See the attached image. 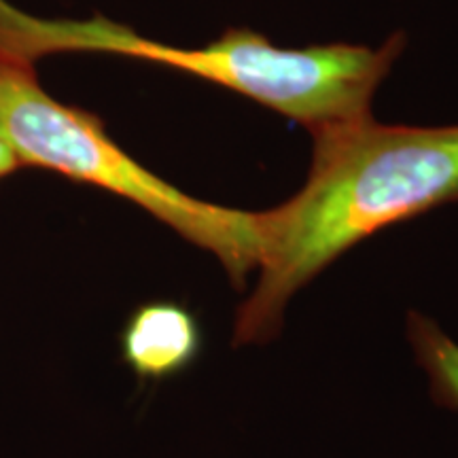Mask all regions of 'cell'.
Listing matches in <instances>:
<instances>
[{
  "instance_id": "1",
  "label": "cell",
  "mask_w": 458,
  "mask_h": 458,
  "mask_svg": "<svg viewBox=\"0 0 458 458\" xmlns=\"http://www.w3.org/2000/svg\"><path fill=\"white\" fill-rule=\"evenodd\" d=\"M308 179L257 213L259 283L236 317L233 346L278 335L297 291L382 229L458 202V125H385L374 117L312 136Z\"/></svg>"
},
{
  "instance_id": "2",
  "label": "cell",
  "mask_w": 458,
  "mask_h": 458,
  "mask_svg": "<svg viewBox=\"0 0 458 458\" xmlns=\"http://www.w3.org/2000/svg\"><path fill=\"white\" fill-rule=\"evenodd\" d=\"M405 47L393 34L380 47H278L249 28H229L213 43L182 49L140 37L105 15L45 20L0 0V49L37 64L54 54H108L145 60L236 91L300 123L312 136L371 117V100Z\"/></svg>"
},
{
  "instance_id": "3",
  "label": "cell",
  "mask_w": 458,
  "mask_h": 458,
  "mask_svg": "<svg viewBox=\"0 0 458 458\" xmlns=\"http://www.w3.org/2000/svg\"><path fill=\"white\" fill-rule=\"evenodd\" d=\"M0 139L21 168H41L128 199L187 242L221 261L236 286L257 270V213L225 208L181 191L136 162L94 113L62 105L38 81L37 66L0 49Z\"/></svg>"
},
{
  "instance_id": "4",
  "label": "cell",
  "mask_w": 458,
  "mask_h": 458,
  "mask_svg": "<svg viewBox=\"0 0 458 458\" xmlns=\"http://www.w3.org/2000/svg\"><path fill=\"white\" fill-rule=\"evenodd\" d=\"M202 327L196 314L172 300L136 306L119 331V352L140 382L170 380L191 368L202 352Z\"/></svg>"
},
{
  "instance_id": "5",
  "label": "cell",
  "mask_w": 458,
  "mask_h": 458,
  "mask_svg": "<svg viewBox=\"0 0 458 458\" xmlns=\"http://www.w3.org/2000/svg\"><path fill=\"white\" fill-rule=\"evenodd\" d=\"M408 340L428 377L435 403L458 411V344L420 312L408 314Z\"/></svg>"
},
{
  "instance_id": "6",
  "label": "cell",
  "mask_w": 458,
  "mask_h": 458,
  "mask_svg": "<svg viewBox=\"0 0 458 458\" xmlns=\"http://www.w3.org/2000/svg\"><path fill=\"white\" fill-rule=\"evenodd\" d=\"M17 170H21L20 162H17L13 151L4 145V140L0 139V182H3L4 179H9L11 174H15Z\"/></svg>"
}]
</instances>
